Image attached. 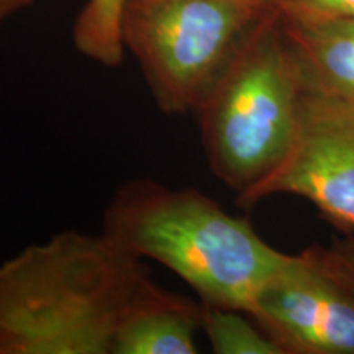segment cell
<instances>
[{"label": "cell", "mask_w": 354, "mask_h": 354, "mask_svg": "<svg viewBox=\"0 0 354 354\" xmlns=\"http://www.w3.org/2000/svg\"><path fill=\"white\" fill-rule=\"evenodd\" d=\"M331 263L339 269V272L354 286V238L335 243L326 250Z\"/></svg>", "instance_id": "cell-12"}, {"label": "cell", "mask_w": 354, "mask_h": 354, "mask_svg": "<svg viewBox=\"0 0 354 354\" xmlns=\"http://www.w3.org/2000/svg\"><path fill=\"white\" fill-rule=\"evenodd\" d=\"M100 233L135 258L165 266L202 304L243 312L290 256L201 190L151 177L125 180L115 190Z\"/></svg>", "instance_id": "cell-2"}, {"label": "cell", "mask_w": 354, "mask_h": 354, "mask_svg": "<svg viewBox=\"0 0 354 354\" xmlns=\"http://www.w3.org/2000/svg\"><path fill=\"white\" fill-rule=\"evenodd\" d=\"M266 10L289 21L354 19V0H261Z\"/></svg>", "instance_id": "cell-11"}, {"label": "cell", "mask_w": 354, "mask_h": 354, "mask_svg": "<svg viewBox=\"0 0 354 354\" xmlns=\"http://www.w3.org/2000/svg\"><path fill=\"white\" fill-rule=\"evenodd\" d=\"M127 0H87L73 26L79 53L105 68H117L125 56L123 17Z\"/></svg>", "instance_id": "cell-9"}, {"label": "cell", "mask_w": 354, "mask_h": 354, "mask_svg": "<svg viewBox=\"0 0 354 354\" xmlns=\"http://www.w3.org/2000/svg\"><path fill=\"white\" fill-rule=\"evenodd\" d=\"M266 8L261 0H127L123 41L165 115H192Z\"/></svg>", "instance_id": "cell-4"}, {"label": "cell", "mask_w": 354, "mask_h": 354, "mask_svg": "<svg viewBox=\"0 0 354 354\" xmlns=\"http://www.w3.org/2000/svg\"><path fill=\"white\" fill-rule=\"evenodd\" d=\"M246 313L282 354H354V286L323 248L290 254Z\"/></svg>", "instance_id": "cell-5"}, {"label": "cell", "mask_w": 354, "mask_h": 354, "mask_svg": "<svg viewBox=\"0 0 354 354\" xmlns=\"http://www.w3.org/2000/svg\"><path fill=\"white\" fill-rule=\"evenodd\" d=\"M281 194L305 198L336 227L354 232V104L302 92L290 151L243 209Z\"/></svg>", "instance_id": "cell-6"}, {"label": "cell", "mask_w": 354, "mask_h": 354, "mask_svg": "<svg viewBox=\"0 0 354 354\" xmlns=\"http://www.w3.org/2000/svg\"><path fill=\"white\" fill-rule=\"evenodd\" d=\"M202 331L216 354H282V349L243 310L202 304Z\"/></svg>", "instance_id": "cell-10"}, {"label": "cell", "mask_w": 354, "mask_h": 354, "mask_svg": "<svg viewBox=\"0 0 354 354\" xmlns=\"http://www.w3.org/2000/svg\"><path fill=\"white\" fill-rule=\"evenodd\" d=\"M35 0H0V26L25 8L32 7Z\"/></svg>", "instance_id": "cell-13"}, {"label": "cell", "mask_w": 354, "mask_h": 354, "mask_svg": "<svg viewBox=\"0 0 354 354\" xmlns=\"http://www.w3.org/2000/svg\"><path fill=\"white\" fill-rule=\"evenodd\" d=\"M302 92L281 19L266 10L192 112L210 171L240 207L290 151Z\"/></svg>", "instance_id": "cell-3"}, {"label": "cell", "mask_w": 354, "mask_h": 354, "mask_svg": "<svg viewBox=\"0 0 354 354\" xmlns=\"http://www.w3.org/2000/svg\"><path fill=\"white\" fill-rule=\"evenodd\" d=\"M202 302L166 289L145 274L115 325L110 354H196Z\"/></svg>", "instance_id": "cell-7"}, {"label": "cell", "mask_w": 354, "mask_h": 354, "mask_svg": "<svg viewBox=\"0 0 354 354\" xmlns=\"http://www.w3.org/2000/svg\"><path fill=\"white\" fill-rule=\"evenodd\" d=\"M281 24L302 91L354 104L353 17Z\"/></svg>", "instance_id": "cell-8"}, {"label": "cell", "mask_w": 354, "mask_h": 354, "mask_svg": "<svg viewBox=\"0 0 354 354\" xmlns=\"http://www.w3.org/2000/svg\"><path fill=\"white\" fill-rule=\"evenodd\" d=\"M145 261L66 230L0 263V354H110Z\"/></svg>", "instance_id": "cell-1"}]
</instances>
